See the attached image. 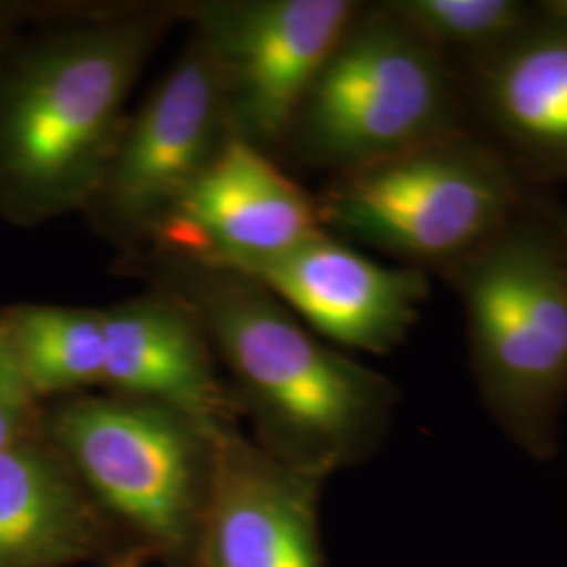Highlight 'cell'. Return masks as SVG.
I'll use <instances>...</instances> for the list:
<instances>
[{"label": "cell", "mask_w": 567, "mask_h": 567, "mask_svg": "<svg viewBox=\"0 0 567 567\" xmlns=\"http://www.w3.org/2000/svg\"><path fill=\"white\" fill-rule=\"evenodd\" d=\"M177 7L55 25L0 55V215L32 227L86 210L128 121L126 102Z\"/></svg>", "instance_id": "6da1fadb"}, {"label": "cell", "mask_w": 567, "mask_h": 567, "mask_svg": "<svg viewBox=\"0 0 567 567\" xmlns=\"http://www.w3.org/2000/svg\"><path fill=\"white\" fill-rule=\"evenodd\" d=\"M166 278L236 377L267 452L318 473L377 437L391 402L385 379L322 343L265 286L183 261H168Z\"/></svg>", "instance_id": "7a4b0ae2"}, {"label": "cell", "mask_w": 567, "mask_h": 567, "mask_svg": "<svg viewBox=\"0 0 567 567\" xmlns=\"http://www.w3.org/2000/svg\"><path fill=\"white\" fill-rule=\"evenodd\" d=\"M454 114L437 49L383 7L358 13L284 143L343 175L452 137Z\"/></svg>", "instance_id": "3957f363"}, {"label": "cell", "mask_w": 567, "mask_h": 567, "mask_svg": "<svg viewBox=\"0 0 567 567\" xmlns=\"http://www.w3.org/2000/svg\"><path fill=\"white\" fill-rule=\"evenodd\" d=\"M42 435L105 515L166 557L194 553L219 437L166 405L122 395L51 405Z\"/></svg>", "instance_id": "277c9868"}, {"label": "cell", "mask_w": 567, "mask_h": 567, "mask_svg": "<svg viewBox=\"0 0 567 567\" xmlns=\"http://www.w3.org/2000/svg\"><path fill=\"white\" fill-rule=\"evenodd\" d=\"M473 364L501 419L547 440L567 391V261L529 227H505L458 264Z\"/></svg>", "instance_id": "5b68a950"}, {"label": "cell", "mask_w": 567, "mask_h": 567, "mask_svg": "<svg viewBox=\"0 0 567 567\" xmlns=\"http://www.w3.org/2000/svg\"><path fill=\"white\" fill-rule=\"evenodd\" d=\"M515 189L484 150L446 137L339 175L320 224L412 264H461L508 224Z\"/></svg>", "instance_id": "8992f818"}, {"label": "cell", "mask_w": 567, "mask_h": 567, "mask_svg": "<svg viewBox=\"0 0 567 567\" xmlns=\"http://www.w3.org/2000/svg\"><path fill=\"white\" fill-rule=\"evenodd\" d=\"M360 11L351 0H206L179 7L221 74L234 135L265 154L286 142L307 93Z\"/></svg>", "instance_id": "52a82bcc"}, {"label": "cell", "mask_w": 567, "mask_h": 567, "mask_svg": "<svg viewBox=\"0 0 567 567\" xmlns=\"http://www.w3.org/2000/svg\"><path fill=\"white\" fill-rule=\"evenodd\" d=\"M231 137L221 74L194 34L164 81L128 116L86 210L118 240H150Z\"/></svg>", "instance_id": "ba28073f"}, {"label": "cell", "mask_w": 567, "mask_h": 567, "mask_svg": "<svg viewBox=\"0 0 567 567\" xmlns=\"http://www.w3.org/2000/svg\"><path fill=\"white\" fill-rule=\"evenodd\" d=\"M320 231L316 200L259 147L231 137L150 243L166 261L248 271Z\"/></svg>", "instance_id": "9c48e42d"}, {"label": "cell", "mask_w": 567, "mask_h": 567, "mask_svg": "<svg viewBox=\"0 0 567 567\" xmlns=\"http://www.w3.org/2000/svg\"><path fill=\"white\" fill-rule=\"evenodd\" d=\"M240 274L326 341L365 353L402 343L429 295L421 269L377 264L326 231Z\"/></svg>", "instance_id": "30bf717a"}, {"label": "cell", "mask_w": 567, "mask_h": 567, "mask_svg": "<svg viewBox=\"0 0 567 567\" xmlns=\"http://www.w3.org/2000/svg\"><path fill=\"white\" fill-rule=\"evenodd\" d=\"M316 473L252 446L215 442L194 567H320L311 519Z\"/></svg>", "instance_id": "8fae6325"}, {"label": "cell", "mask_w": 567, "mask_h": 567, "mask_svg": "<svg viewBox=\"0 0 567 567\" xmlns=\"http://www.w3.org/2000/svg\"><path fill=\"white\" fill-rule=\"evenodd\" d=\"M103 324L102 385L166 405L215 440L236 429V405L213 370L210 341L179 297L168 290L133 297L105 309Z\"/></svg>", "instance_id": "7c38bea8"}, {"label": "cell", "mask_w": 567, "mask_h": 567, "mask_svg": "<svg viewBox=\"0 0 567 567\" xmlns=\"http://www.w3.org/2000/svg\"><path fill=\"white\" fill-rule=\"evenodd\" d=\"M107 548V519L44 435L0 450V567H68Z\"/></svg>", "instance_id": "4fadbf2b"}, {"label": "cell", "mask_w": 567, "mask_h": 567, "mask_svg": "<svg viewBox=\"0 0 567 567\" xmlns=\"http://www.w3.org/2000/svg\"><path fill=\"white\" fill-rule=\"evenodd\" d=\"M482 91L487 112L527 154L567 166V30L550 23L489 55Z\"/></svg>", "instance_id": "5bb4252c"}, {"label": "cell", "mask_w": 567, "mask_h": 567, "mask_svg": "<svg viewBox=\"0 0 567 567\" xmlns=\"http://www.w3.org/2000/svg\"><path fill=\"white\" fill-rule=\"evenodd\" d=\"M0 332L39 402L102 385V309L13 305L0 309Z\"/></svg>", "instance_id": "9a60e30c"}, {"label": "cell", "mask_w": 567, "mask_h": 567, "mask_svg": "<svg viewBox=\"0 0 567 567\" xmlns=\"http://www.w3.org/2000/svg\"><path fill=\"white\" fill-rule=\"evenodd\" d=\"M385 9L435 49L494 53L529 28V9L515 0H395Z\"/></svg>", "instance_id": "2e32d148"}, {"label": "cell", "mask_w": 567, "mask_h": 567, "mask_svg": "<svg viewBox=\"0 0 567 567\" xmlns=\"http://www.w3.org/2000/svg\"><path fill=\"white\" fill-rule=\"evenodd\" d=\"M42 410L0 332V450L39 435Z\"/></svg>", "instance_id": "e0dca14e"}, {"label": "cell", "mask_w": 567, "mask_h": 567, "mask_svg": "<svg viewBox=\"0 0 567 567\" xmlns=\"http://www.w3.org/2000/svg\"><path fill=\"white\" fill-rule=\"evenodd\" d=\"M545 23L567 30V0H548L540 4Z\"/></svg>", "instance_id": "ac0fdd59"}, {"label": "cell", "mask_w": 567, "mask_h": 567, "mask_svg": "<svg viewBox=\"0 0 567 567\" xmlns=\"http://www.w3.org/2000/svg\"><path fill=\"white\" fill-rule=\"evenodd\" d=\"M21 13H23V11L18 9V7L7 4V2H0V55H2V51L7 49V44H4L7 37H9L13 23L18 21Z\"/></svg>", "instance_id": "d6986e66"}, {"label": "cell", "mask_w": 567, "mask_h": 567, "mask_svg": "<svg viewBox=\"0 0 567 567\" xmlns=\"http://www.w3.org/2000/svg\"><path fill=\"white\" fill-rule=\"evenodd\" d=\"M561 250H564V257H566V261H567V225H566V246H564V248H561Z\"/></svg>", "instance_id": "ffe728a7"}]
</instances>
